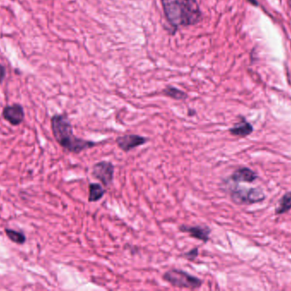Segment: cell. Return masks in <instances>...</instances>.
I'll return each instance as SVG.
<instances>
[{"label":"cell","mask_w":291,"mask_h":291,"mask_svg":"<svg viewBox=\"0 0 291 291\" xmlns=\"http://www.w3.org/2000/svg\"><path fill=\"white\" fill-rule=\"evenodd\" d=\"M51 130L56 142L65 150L79 154L84 150L95 147L97 143L80 139L74 135L73 126L66 115H55L51 117Z\"/></svg>","instance_id":"1"},{"label":"cell","mask_w":291,"mask_h":291,"mask_svg":"<svg viewBox=\"0 0 291 291\" xmlns=\"http://www.w3.org/2000/svg\"><path fill=\"white\" fill-rule=\"evenodd\" d=\"M169 23L175 28L194 25L201 19L202 13L196 0H161Z\"/></svg>","instance_id":"2"},{"label":"cell","mask_w":291,"mask_h":291,"mask_svg":"<svg viewBox=\"0 0 291 291\" xmlns=\"http://www.w3.org/2000/svg\"><path fill=\"white\" fill-rule=\"evenodd\" d=\"M163 279L171 285L178 288L197 289L201 287L203 281L196 276L188 273L181 269L173 268L166 271L163 275Z\"/></svg>","instance_id":"3"},{"label":"cell","mask_w":291,"mask_h":291,"mask_svg":"<svg viewBox=\"0 0 291 291\" xmlns=\"http://www.w3.org/2000/svg\"><path fill=\"white\" fill-rule=\"evenodd\" d=\"M230 198L234 204L238 205H249L263 201L265 194L258 188L232 187L230 189Z\"/></svg>","instance_id":"4"},{"label":"cell","mask_w":291,"mask_h":291,"mask_svg":"<svg viewBox=\"0 0 291 291\" xmlns=\"http://www.w3.org/2000/svg\"><path fill=\"white\" fill-rule=\"evenodd\" d=\"M92 175L105 187H109L114 178V166L111 161H101L93 166Z\"/></svg>","instance_id":"5"},{"label":"cell","mask_w":291,"mask_h":291,"mask_svg":"<svg viewBox=\"0 0 291 291\" xmlns=\"http://www.w3.org/2000/svg\"><path fill=\"white\" fill-rule=\"evenodd\" d=\"M148 142L149 139L136 134H125L116 139V143L118 144V148L123 150V152H129L134 148L147 144Z\"/></svg>","instance_id":"6"},{"label":"cell","mask_w":291,"mask_h":291,"mask_svg":"<svg viewBox=\"0 0 291 291\" xmlns=\"http://www.w3.org/2000/svg\"><path fill=\"white\" fill-rule=\"evenodd\" d=\"M3 117L12 126H19L25 118L24 109L18 104L6 106L4 109Z\"/></svg>","instance_id":"7"},{"label":"cell","mask_w":291,"mask_h":291,"mask_svg":"<svg viewBox=\"0 0 291 291\" xmlns=\"http://www.w3.org/2000/svg\"><path fill=\"white\" fill-rule=\"evenodd\" d=\"M179 231L184 233H188L191 238L202 241L205 243H207L210 240V235L211 233V229L209 226H189L182 225L179 226Z\"/></svg>","instance_id":"8"},{"label":"cell","mask_w":291,"mask_h":291,"mask_svg":"<svg viewBox=\"0 0 291 291\" xmlns=\"http://www.w3.org/2000/svg\"><path fill=\"white\" fill-rule=\"evenodd\" d=\"M256 172L253 170L249 169L248 167H241L236 170L231 176V180L239 183V182H246L252 183L257 178Z\"/></svg>","instance_id":"9"},{"label":"cell","mask_w":291,"mask_h":291,"mask_svg":"<svg viewBox=\"0 0 291 291\" xmlns=\"http://www.w3.org/2000/svg\"><path fill=\"white\" fill-rule=\"evenodd\" d=\"M229 132L232 135L245 137V136L249 135L253 132V127L250 123L244 119L234 125L232 128H230Z\"/></svg>","instance_id":"10"},{"label":"cell","mask_w":291,"mask_h":291,"mask_svg":"<svg viewBox=\"0 0 291 291\" xmlns=\"http://www.w3.org/2000/svg\"><path fill=\"white\" fill-rule=\"evenodd\" d=\"M106 193V189L98 183H90L89 184V198L90 203H95L101 200Z\"/></svg>","instance_id":"11"},{"label":"cell","mask_w":291,"mask_h":291,"mask_svg":"<svg viewBox=\"0 0 291 291\" xmlns=\"http://www.w3.org/2000/svg\"><path fill=\"white\" fill-rule=\"evenodd\" d=\"M291 209V192H287L280 199L279 205L276 209L277 215H283Z\"/></svg>","instance_id":"12"},{"label":"cell","mask_w":291,"mask_h":291,"mask_svg":"<svg viewBox=\"0 0 291 291\" xmlns=\"http://www.w3.org/2000/svg\"><path fill=\"white\" fill-rule=\"evenodd\" d=\"M5 232H6L9 239L17 244H24L27 241L26 235L23 232H17L15 230L10 229V228H6Z\"/></svg>","instance_id":"13"},{"label":"cell","mask_w":291,"mask_h":291,"mask_svg":"<svg viewBox=\"0 0 291 291\" xmlns=\"http://www.w3.org/2000/svg\"><path fill=\"white\" fill-rule=\"evenodd\" d=\"M163 93L165 94L166 96L176 99V100H185L188 98V95L184 91H182V90L176 87H171V86L163 90Z\"/></svg>","instance_id":"14"},{"label":"cell","mask_w":291,"mask_h":291,"mask_svg":"<svg viewBox=\"0 0 291 291\" xmlns=\"http://www.w3.org/2000/svg\"><path fill=\"white\" fill-rule=\"evenodd\" d=\"M198 255H199V249L194 248V249H191L190 251L187 252L183 254V257L189 261H193V260H196Z\"/></svg>","instance_id":"15"},{"label":"cell","mask_w":291,"mask_h":291,"mask_svg":"<svg viewBox=\"0 0 291 291\" xmlns=\"http://www.w3.org/2000/svg\"><path fill=\"white\" fill-rule=\"evenodd\" d=\"M6 76V69L2 64H0V84L3 82Z\"/></svg>","instance_id":"16"},{"label":"cell","mask_w":291,"mask_h":291,"mask_svg":"<svg viewBox=\"0 0 291 291\" xmlns=\"http://www.w3.org/2000/svg\"><path fill=\"white\" fill-rule=\"evenodd\" d=\"M248 1H249V3L251 4V5H253L254 6H258L257 0H248Z\"/></svg>","instance_id":"17"}]
</instances>
